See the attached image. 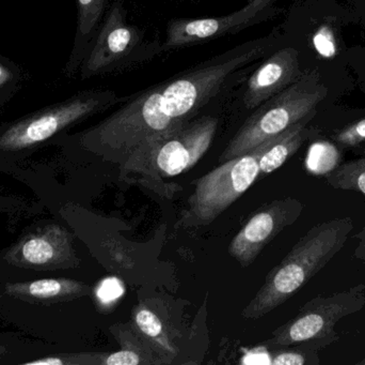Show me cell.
Listing matches in <instances>:
<instances>
[{"label": "cell", "instance_id": "cell-1", "mask_svg": "<svg viewBox=\"0 0 365 365\" xmlns=\"http://www.w3.org/2000/svg\"><path fill=\"white\" fill-rule=\"evenodd\" d=\"M263 53L264 47L257 45L145 90L73 139L81 149L104 161L123 165L145 141L188 122L218 92L227 77Z\"/></svg>", "mask_w": 365, "mask_h": 365}, {"label": "cell", "instance_id": "cell-2", "mask_svg": "<svg viewBox=\"0 0 365 365\" xmlns=\"http://www.w3.org/2000/svg\"><path fill=\"white\" fill-rule=\"evenodd\" d=\"M353 229L351 216L330 219L309 229L270 270L261 289L242 310V317L261 319L291 299L344 248Z\"/></svg>", "mask_w": 365, "mask_h": 365}, {"label": "cell", "instance_id": "cell-3", "mask_svg": "<svg viewBox=\"0 0 365 365\" xmlns=\"http://www.w3.org/2000/svg\"><path fill=\"white\" fill-rule=\"evenodd\" d=\"M327 94L328 88L322 83L317 71L300 76L283 91L259 105L230 141L219 163L242 156L302 120L313 117Z\"/></svg>", "mask_w": 365, "mask_h": 365}, {"label": "cell", "instance_id": "cell-4", "mask_svg": "<svg viewBox=\"0 0 365 365\" xmlns=\"http://www.w3.org/2000/svg\"><path fill=\"white\" fill-rule=\"evenodd\" d=\"M117 102V96L111 91H83L68 100L2 124L0 126V156L8 159L25 156L63 134L70 126Z\"/></svg>", "mask_w": 365, "mask_h": 365}, {"label": "cell", "instance_id": "cell-5", "mask_svg": "<svg viewBox=\"0 0 365 365\" xmlns=\"http://www.w3.org/2000/svg\"><path fill=\"white\" fill-rule=\"evenodd\" d=\"M218 120L203 117L145 141L123 164L128 171L175 177L192 169L212 145Z\"/></svg>", "mask_w": 365, "mask_h": 365}, {"label": "cell", "instance_id": "cell-6", "mask_svg": "<svg viewBox=\"0 0 365 365\" xmlns=\"http://www.w3.org/2000/svg\"><path fill=\"white\" fill-rule=\"evenodd\" d=\"M274 137L242 156L221 163L200 178L182 218L185 224H210L244 195L259 178V159Z\"/></svg>", "mask_w": 365, "mask_h": 365}, {"label": "cell", "instance_id": "cell-7", "mask_svg": "<svg viewBox=\"0 0 365 365\" xmlns=\"http://www.w3.org/2000/svg\"><path fill=\"white\" fill-rule=\"evenodd\" d=\"M365 306V284L338 293L319 295L300 308L291 321L274 330L264 343L268 349L292 346L336 334V324Z\"/></svg>", "mask_w": 365, "mask_h": 365}, {"label": "cell", "instance_id": "cell-8", "mask_svg": "<svg viewBox=\"0 0 365 365\" xmlns=\"http://www.w3.org/2000/svg\"><path fill=\"white\" fill-rule=\"evenodd\" d=\"M304 208V204L293 197L266 204L233 238L229 254L242 267H248L272 239L298 220Z\"/></svg>", "mask_w": 365, "mask_h": 365}, {"label": "cell", "instance_id": "cell-9", "mask_svg": "<svg viewBox=\"0 0 365 365\" xmlns=\"http://www.w3.org/2000/svg\"><path fill=\"white\" fill-rule=\"evenodd\" d=\"M141 39L139 30L126 23L125 10L122 4H113L81 61V79L110 71L115 64L132 55L140 44Z\"/></svg>", "mask_w": 365, "mask_h": 365}, {"label": "cell", "instance_id": "cell-10", "mask_svg": "<svg viewBox=\"0 0 365 365\" xmlns=\"http://www.w3.org/2000/svg\"><path fill=\"white\" fill-rule=\"evenodd\" d=\"M6 261L17 267L38 270L68 269L81 263L72 235L59 225H47L28 234L8 251Z\"/></svg>", "mask_w": 365, "mask_h": 365}, {"label": "cell", "instance_id": "cell-11", "mask_svg": "<svg viewBox=\"0 0 365 365\" xmlns=\"http://www.w3.org/2000/svg\"><path fill=\"white\" fill-rule=\"evenodd\" d=\"M300 76L299 53L293 47L280 49L251 75L245 92V106L259 107Z\"/></svg>", "mask_w": 365, "mask_h": 365}, {"label": "cell", "instance_id": "cell-12", "mask_svg": "<svg viewBox=\"0 0 365 365\" xmlns=\"http://www.w3.org/2000/svg\"><path fill=\"white\" fill-rule=\"evenodd\" d=\"M250 23L242 9L222 17L199 19H173L167 28L166 49L203 42L234 31Z\"/></svg>", "mask_w": 365, "mask_h": 365}, {"label": "cell", "instance_id": "cell-13", "mask_svg": "<svg viewBox=\"0 0 365 365\" xmlns=\"http://www.w3.org/2000/svg\"><path fill=\"white\" fill-rule=\"evenodd\" d=\"M113 336L121 345L115 353H107L104 365H150L173 364L160 349L145 338L134 324L115 326L111 328Z\"/></svg>", "mask_w": 365, "mask_h": 365}, {"label": "cell", "instance_id": "cell-14", "mask_svg": "<svg viewBox=\"0 0 365 365\" xmlns=\"http://www.w3.org/2000/svg\"><path fill=\"white\" fill-rule=\"evenodd\" d=\"M90 293L91 287L70 279H45L6 285V294L11 297L38 301H62L83 297Z\"/></svg>", "mask_w": 365, "mask_h": 365}, {"label": "cell", "instance_id": "cell-15", "mask_svg": "<svg viewBox=\"0 0 365 365\" xmlns=\"http://www.w3.org/2000/svg\"><path fill=\"white\" fill-rule=\"evenodd\" d=\"M107 1L108 0H77L76 36L64 69L66 76H74L81 68L86 51L96 36V27L102 19Z\"/></svg>", "mask_w": 365, "mask_h": 365}, {"label": "cell", "instance_id": "cell-16", "mask_svg": "<svg viewBox=\"0 0 365 365\" xmlns=\"http://www.w3.org/2000/svg\"><path fill=\"white\" fill-rule=\"evenodd\" d=\"M133 324L173 361L179 349L175 344V328L169 323L166 315L160 314L158 306H152L149 300L139 304L133 312Z\"/></svg>", "mask_w": 365, "mask_h": 365}, {"label": "cell", "instance_id": "cell-17", "mask_svg": "<svg viewBox=\"0 0 365 365\" xmlns=\"http://www.w3.org/2000/svg\"><path fill=\"white\" fill-rule=\"evenodd\" d=\"M312 117L306 118L274 137L259 159V176L264 177L280 169L308 139L310 131L307 124Z\"/></svg>", "mask_w": 365, "mask_h": 365}, {"label": "cell", "instance_id": "cell-18", "mask_svg": "<svg viewBox=\"0 0 365 365\" xmlns=\"http://www.w3.org/2000/svg\"><path fill=\"white\" fill-rule=\"evenodd\" d=\"M340 336L338 334H329L324 338L306 341L292 346L274 349V353L270 358L272 365H319V354L322 349L338 342Z\"/></svg>", "mask_w": 365, "mask_h": 365}, {"label": "cell", "instance_id": "cell-19", "mask_svg": "<svg viewBox=\"0 0 365 365\" xmlns=\"http://www.w3.org/2000/svg\"><path fill=\"white\" fill-rule=\"evenodd\" d=\"M325 179L336 190L355 191L365 196V169L354 161L338 165L326 174Z\"/></svg>", "mask_w": 365, "mask_h": 365}, {"label": "cell", "instance_id": "cell-20", "mask_svg": "<svg viewBox=\"0 0 365 365\" xmlns=\"http://www.w3.org/2000/svg\"><path fill=\"white\" fill-rule=\"evenodd\" d=\"M24 81L23 70L12 60L0 56V107L19 92Z\"/></svg>", "mask_w": 365, "mask_h": 365}, {"label": "cell", "instance_id": "cell-21", "mask_svg": "<svg viewBox=\"0 0 365 365\" xmlns=\"http://www.w3.org/2000/svg\"><path fill=\"white\" fill-rule=\"evenodd\" d=\"M107 353L70 354L47 356L42 359L27 362L29 365H104Z\"/></svg>", "mask_w": 365, "mask_h": 365}, {"label": "cell", "instance_id": "cell-22", "mask_svg": "<svg viewBox=\"0 0 365 365\" xmlns=\"http://www.w3.org/2000/svg\"><path fill=\"white\" fill-rule=\"evenodd\" d=\"M334 141L341 147H356L365 141V118L345 126L334 135Z\"/></svg>", "mask_w": 365, "mask_h": 365}, {"label": "cell", "instance_id": "cell-23", "mask_svg": "<svg viewBox=\"0 0 365 365\" xmlns=\"http://www.w3.org/2000/svg\"><path fill=\"white\" fill-rule=\"evenodd\" d=\"M115 281L108 279V280L103 282L102 286L98 289V299L103 304H108V302L113 301L115 298L120 297L123 293L122 289H115Z\"/></svg>", "mask_w": 365, "mask_h": 365}, {"label": "cell", "instance_id": "cell-24", "mask_svg": "<svg viewBox=\"0 0 365 365\" xmlns=\"http://www.w3.org/2000/svg\"><path fill=\"white\" fill-rule=\"evenodd\" d=\"M274 0H251L248 4L242 9V12L248 17L249 21H252L262 11L265 10Z\"/></svg>", "mask_w": 365, "mask_h": 365}, {"label": "cell", "instance_id": "cell-25", "mask_svg": "<svg viewBox=\"0 0 365 365\" xmlns=\"http://www.w3.org/2000/svg\"><path fill=\"white\" fill-rule=\"evenodd\" d=\"M354 239L358 241L357 246L354 251V256L365 264V225L357 235L354 236Z\"/></svg>", "mask_w": 365, "mask_h": 365}, {"label": "cell", "instance_id": "cell-26", "mask_svg": "<svg viewBox=\"0 0 365 365\" xmlns=\"http://www.w3.org/2000/svg\"><path fill=\"white\" fill-rule=\"evenodd\" d=\"M354 162H355L356 164L359 165V166L364 167L365 169V156L357 159V160H354Z\"/></svg>", "mask_w": 365, "mask_h": 365}, {"label": "cell", "instance_id": "cell-27", "mask_svg": "<svg viewBox=\"0 0 365 365\" xmlns=\"http://www.w3.org/2000/svg\"><path fill=\"white\" fill-rule=\"evenodd\" d=\"M357 365H365V358L361 361L357 362Z\"/></svg>", "mask_w": 365, "mask_h": 365}]
</instances>
